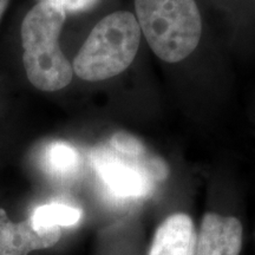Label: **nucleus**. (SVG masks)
Wrapping results in <instances>:
<instances>
[{
	"mask_svg": "<svg viewBox=\"0 0 255 255\" xmlns=\"http://www.w3.org/2000/svg\"><path fill=\"white\" fill-rule=\"evenodd\" d=\"M65 19L62 6L41 0L21 23L25 71L31 84L41 91H58L72 81V65L58 41Z\"/></svg>",
	"mask_w": 255,
	"mask_h": 255,
	"instance_id": "nucleus-1",
	"label": "nucleus"
},
{
	"mask_svg": "<svg viewBox=\"0 0 255 255\" xmlns=\"http://www.w3.org/2000/svg\"><path fill=\"white\" fill-rule=\"evenodd\" d=\"M136 19L159 59L177 63L199 45L202 19L195 0H135Z\"/></svg>",
	"mask_w": 255,
	"mask_h": 255,
	"instance_id": "nucleus-2",
	"label": "nucleus"
},
{
	"mask_svg": "<svg viewBox=\"0 0 255 255\" xmlns=\"http://www.w3.org/2000/svg\"><path fill=\"white\" fill-rule=\"evenodd\" d=\"M141 28L130 12H114L97 23L73 60L81 79L100 82L120 75L135 59Z\"/></svg>",
	"mask_w": 255,
	"mask_h": 255,
	"instance_id": "nucleus-3",
	"label": "nucleus"
},
{
	"mask_svg": "<svg viewBox=\"0 0 255 255\" xmlns=\"http://www.w3.org/2000/svg\"><path fill=\"white\" fill-rule=\"evenodd\" d=\"M141 159L121 155L110 146L97 149L92 157L96 171L108 189L116 196L131 199L148 195L152 181H162L168 175V167L162 159Z\"/></svg>",
	"mask_w": 255,
	"mask_h": 255,
	"instance_id": "nucleus-4",
	"label": "nucleus"
},
{
	"mask_svg": "<svg viewBox=\"0 0 255 255\" xmlns=\"http://www.w3.org/2000/svg\"><path fill=\"white\" fill-rule=\"evenodd\" d=\"M62 238V229L36 228L28 218L13 222L0 208V255H28L31 252L53 247Z\"/></svg>",
	"mask_w": 255,
	"mask_h": 255,
	"instance_id": "nucleus-5",
	"label": "nucleus"
},
{
	"mask_svg": "<svg viewBox=\"0 0 255 255\" xmlns=\"http://www.w3.org/2000/svg\"><path fill=\"white\" fill-rule=\"evenodd\" d=\"M242 235L244 229L237 218L207 213L196 237L195 255H240Z\"/></svg>",
	"mask_w": 255,
	"mask_h": 255,
	"instance_id": "nucleus-6",
	"label": "nucleus"
},
{
	"mask_svg": "<svg viewBox=\"0 0 255 255\" xmlns=\"http://www.w3.org/2000/svg\"><path fill=\"white\" fill-rule=\"evenodd\" d=\"M196 237L190 216L176 213L156 229L149 255H195Z\"/></svg>",
	"mask_w": 255,
	"mask_h": 255,
	"instance_id": "nucleus-7",
	"label": "nucleus"
},
{
	"mask_svg": "<svg viewBox=\"0 0 255 255\" xmlns=\"http://www.w3.org/2000/svg\"><path fill=\"white\" fill-rule=\"evenodd\" d=\"M82 218V210L63 203H51L34 209L30 216L36 228L71 227Z\"/></svg>",
	"mask_w": 255,
	"mask_h": 255,
	"instance_id": "nucleus-8",
	"label": "nucleus"
},
{
	"mask_svg": "<svg viewBox=\"0 0 255 255\" xmlns=\"http://www.w3.org/2000/svg\"><path fill=\"white\" fill-rule=\"evenodd\" d=\"M46 163L52 173L69 175L77 169L79 155L68 143L55 142L46 150Z\"/></svg>",
	"mask_w": 255,
	"mask_h": 255,
	"instance_id": "nucleus-9",
	"label": "nucleus"
},
{
	"mask_svg": "<svg viewBox=\"0 0 255 255\" xmlns=\"http://www.w3.org/2000/svg\"><path fill=\"white\" fill-rule=\"evenodd\" d=\"M109 146L128 157L141 158L146 155V149L137 137L126 131H117L111 136Z\"/></svg>",
	"mask_w": 255,
	"mask_h": 255,
	"instance_id": "nucleus-10",
	"label": "nucleus"
},
{
	"mask_svg": "<svg viewBox=\"0 0 255 255\" xmlns=\"http://www.w3.org/2000/svg\"><path fill=\"white\" fill-rule=\"evenodd\" d=\"M9 0H0V19H1L2 14L5 13L6 8H7Z\"/></svg>",
	"mask_w": 255,
	"mask_h": 255,
	"instance_id": "nucleus-11",
	"label": "nucleus"
}]
</instances>
